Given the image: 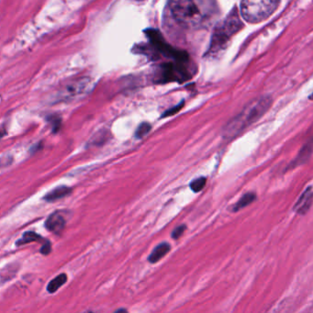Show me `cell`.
Returning a JSON list of instances; mask_svg holds the SVG:
<instances>
[{"label": "cell", "mask_w": 313, "mask_h": 313, "mask_svg": "<svg viewBox=\"0 0 313 313\" xmlns=\"http://www.w3.org/2000/svg\"><path fill=\"white\" fill-rule=\"evenodd\" d=\"M255 198H256V196H255V193H246L238 200L237 203L233 207V211L237 212V211L242 210L243 208L249 206L252 202L255 200Z\"/></svg>", "instance_id": "cell-11"}, {"label": "cell", "mask_w": 313, "mask_h": 313, "mask_svg": "<svg viewBox=\"0 0 313 313\" xmlns=\"http://www.w3.org/2000/svg\"><path fill=\"white\" fill-rule=\"evenodd\" d=\"M312 187L309 186L305 189L304 192L300 195L299 199L293 206V211L300 215H305L308 213L310 207L312 205Z\"/></svg>", "instance_id": "cell-6"}, {"label": "cell", "mask_w": 313, "mask_h": 313, "mask_svg": "<svg viewBox=\"0 0 313 313\" xmlns=\"http://www.w3.org/2000/svg\"><path fill=\"white\" fill-rule=\"evenodd\" d=\"M187 230L186 225H179L176 228L174 229L172 233V238L174 240H177L183 235L184 232Z\"/></svg>", "instance_id": "cell-16"}, {"label": "cell", "mask_w": 313, "mask_h": 313, "mask_svg": "<svg viewBox=\"0 0 313 313\" xmlns=\"http://www.w3.org/2000/svg\"><path fill=\"white\" fill-rule=\"evenodd\" d=\"M271 105L269 98H261L253 101L247 107L229 121L222 130V136L225 139H233L240 135L246 128L254 124L261 117L264 116Z\"/></svg>", "instance_id": "cell-2"}, {"label": "cell", "mask_w": 313, "mask_h": 313, "mask_svg": "<svg viewBox=\"0 0 313 313\" xmlns=\"http://www.w3.org/2000/svg\"><path fill=\"white\" fill-rule=\"evenodd\" d=\"M312 153V142L309 141V143H306L302 149L299 152L298 156L296 157L293 161L291 162L290 164L286 167V170H290L294 169L298 166L304 165L306 162H308Z\"/></svg>", "instance_id": "cell-7"}, {"label": "cell", "mask_w": 313, "mask_h": 313, "mask_svg": "<svg viewBox=\"0 0 313 313\" xmlns=\"http://www.w3.org/2000/svg\"><path fill=\"white\" fill-rule=\"evenodd\" d=\"M152 129V126L151 124H149L147 122H143L141 125L138 127V129L136 130V133H135V137L137 139H142L143 137H144L145 135H147L150 130Z\"/></svg>", "instance_id": "cell-15"}, {"label": "cell", "mask_w": 313, "mask_h": 313, "mask_svg": "<svg viewBox=\"0 0 313 313\" xmlns=\"http://www.w3.org/2000/svg\"><path fill=\"white\" fill-rule=\"evenodd\" d=\"M66 280H68L66 275L64 274L59 275L58 277H56L54 280L50 282L49 285L47 286V290L49 291L50 293L56 292L66 282Z\"/></svg>", "instance_id": "cell-12"}, {"label": "cell", "mask_w": 313, "mask_h": 313, "mask_svg": "<svg viewBox=\"0 0 313 313\" xmlns=\"http://www.w3.org/2000/svg\"><path fill=\"white\" fill-rule=\"evenodd\" d=\"M182 106H183V105H179L178 107H173V108H171L169 110H167V111L163 115V117H168L174 115L176 112L178 111L180 108H182Z\"/></svg>", "instance_id": "cell-17"}, {"label": "cell", "mask_w": 313, "mask_h": 313, "mask_svg": "<svg viewBox=\"0 0 313 313\" xmlns=\"http://www.w3.org/2000/svg\"><path fill=\"white\" fill-rule=\"evenodd\" d=\"M65 226V219L59 212H54L50 216L45 222V227L50 232L54 233H60Z\"/></svg>", "instance_id": "cell-8"}, {"label": "cell", "mask_w": 313, "mask_h": 313, "mask_svg": "<svg viewBox=\"0 0 313 313\" xmlns=\"http://www.w3.org/2000/svg\"><path fill=\"white\" fill-rule=\"evenodd\" d=\"M51 250H52V248H51V243H50L48 241H46L43 246H42V248H41L40 252H41L43 255H47L49 254L50 252H51Z\"/></svg>", "instance_id": "cell-18"}, {"label": "cell", "mask_w": 313, "mask_h": 313, "mask_svg": "<svg viewBox=\"0 0 313 313\" xmlns=\"http://www.w3.org/2000/svg\"><path fill=\"white\" fill-rule=\"evenodd\" d=\"M279 0H242V18L250 23H258L269 18L278 9Z\"/></svg>", "instance_id": "cell-3"}, {"label": "cell", "mask_w": 313, "mask_h": 313, "mask_svg": "<svg viewBox=\"0 0 313 313\" xmlns=\"http://www.w3.org/2000/svg\"><path fill=\"white\" fill-rule=\"evenodd\" d=\"M71 192V188L65 187V186H62V187H58V188H56L54 190H52L51 192L48 193L45 196L44 199L47 202H54V200L59 199V198L66 197Z\"/></svg>", "instance_id": "cell-10"}, {"label": "cell", "mask_w": 313, "mask_h": 313, "mask_svg": "<svg viewBox=\"0 0 313 313\" xmlns=\"http://www.w3.org/2000/svg\"><path fill=\"white\" fill-rule=\"evenodd\" d=\"M241 27V19L239 18L237 10L234 9L215 30L210 46V52L216 53L219 52V50L223 49L224 45H226L231 37L234 35Z\"/></svg>", "instance_id": "cell-4"}, {"label": "cell", "mask_w": 313, "mask_h": 313, "mask_svg": "<svg viewBox=\"0 0 313 313\" xmlns=\"http://www.w3.org/2000/svg\"><path fill=\"white\" fill-rule=\"evenodd\" d=\"M45 240L43 238L40 237V235H38V234H36L35 233H33V232H28V233H25L24 235H23V237L17 242V244L18 245H20V244H25V243H28V242H44Z\"/></svg>", "instance_id": "cell-13"}, {"label": "cell", "mask_w": 313, "mask_h": 313, "mask_svg": "<svg viewBox=\"0 0 313 313\" xmlns=\"http://www.w3.org/2000/svg\"><path fill=\"white\" fill-rule=\"evenodd\" d=\"M90 80L86 77L79 78L68 83V85L59 91L58 98L62 100L74 99L77 96L85 93V90L90 85Z\"/></svg>", "instance_id": "cell-5"}, {"label": "cell", "mask_w": 313, "mask_h": 313, "mask_svg": "<svg viewBox=\"0 0 313 313\" xmlns=\"http://www.w3.org/2000/svg\"><path fill=\"white\" fill-rule=\"evenodd\" d=\"M5 135L4 131L2 130H0V138H2V136Z\"/></svg>", "instance_id": "cell-19"}, {"label": "cell", "mask_w": 313, "mask_h": 313, "mask_svg": "<svg viewBox=\"0 0 313 313\" xmlns=\"http://www.w3.org/2000/svg\"><path fill=\"white\" fill-rule=\"evenodd\" d=\"M171 250V245L168 242H162L152 251L148 257V261L152 264H155L162 258H164Z\"/></svg>", "instance_id": "cell-9"}, {"label": "cell", "mask_w": 313, "mask_h": 313, "mask_svg": "<svg viewBox=\"0 0 313 313\" xmlns=\"http://www.w3.org/2000/svg\"><path fill=\"white\" fill-rule=\"evenodd\" d=\"M169 9L174 21L181 27L197 30L212 20L217 6L215 0H170Z\"/></svg>", "instance_id": "cell-1"}, {"label": "cell", "mask_w": 313, "mask_h": 313, "mask_svg": "<svg viewBox=\"0 0 313 313\" xmlns=\"http://www.w3.org/2000/svg\"><path fill=\"white\" fill-rule=\"evenodd\" d=\"M207 183V178L204 176L198 177L197 179H194L192 182L190 183V188L193 192H200L203 188H205Z\"/></svg>", "instance_id": "cell-14"}]
</instances>
